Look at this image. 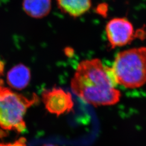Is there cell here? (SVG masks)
I'll use <instances>...</instances> for the list:
<instances>
[{"mask_svg":"<svg viewBox=\"0 0 146 146\" xmlns=\"http://www.w3.org/2000/svg\"><path fill=\"white\" fill-rule=\"evenodd\" d=\"M111 68L99 58L79 63L70 82L73 93L94 107L112 106L120 101L121 94Z\"/></svg>","mask_w":146,"mask_h":146,"instance_id":"1","label":"cell"},{"mask_svg":"<svg viewBox=\"0 0 146 146\" xmlns=\"http://www.w3.org/2000/svg\"><path fill=\"white\" fill-rule=\"evenodd\" d=\"M38 101L36 94L26 97L15 93L5 87L0 79V127L6 131L24 132L26 129L25 115Z\"/></svg>","mask_w":146,"mask_h":146,"instance_id":"2","label":"cell"},{"mask_svg":"<svg viewBox=\"0 0 146 146\" xmlns=\"http://www.w3.org/2000/svg\"><path fill=\"white\" fill-rule=\"evenodd\" d=\"M111 68L117 84L126 88H140L146 84V47L119 52Z\"/></svg>","mask_w":146,"mask_h":146,"instance_id":"3","label":"cell"},{"mask_svg":"<svg viewBox=\"0 0 146 146\" xmlns=\"http://www.w3.org/2000/svg\"><path fill=\"white\" fill-rule=\"evenodd\" d=\"M41 96L46 110L57 116L69 113L74 110V102L72 94L61 88L45 89Z\"/></svg>","mask_w":146,"mask_h":146,"instance_id":"4","label":"cell"},{"mask_svg":"<svg viewBox=\"0 0 146 146\" xmlns=\"http://www.w3.org/2000/svg\"><path fill=\"white\" fill-rule=\"evenodd\" d=\"M106 35L112 48L122 47L134 38V29L129 21L125 18H114L106 27Z\"/></svg>","mask_w":146,"mask_h":146,"instance_id":"5","label":"cell"},{"mask_svg":"<svg viewBox=\"0 0 146 146\" xmlns=\"http://www.w3.org/2000/svg\"><path fill=\"white\" fill-rule=\"evenodd\" d=\"M31 78L30 69L23 64L16 65L7 73V81L12 88L22 90L26 88Z\"/></svg>","mask_w":146,"mask_h":146,"instance_id":"6","label":"cell"},{"mask_svg":"<svg viewBox=\"0 0 146 146\" xmlns=\"http://www.w3.org/2000/svg\"><path fill=\"white\" fill-rule=\"evenodd\" d=\"M58 7L63 13L73 17L85 14L91 7V0H56Z\"/></svg>","mask_w":146,"mask_h":146,"instance_id":"7","label":"cell"},{"mask_svg":"<svg viewBox=\"0 0 146 146\" xmlns=\"http://www.w3.org/2000/svg\"><path fill=\"white\" fill-rule=\"evenodd\" d=\"M22 7L28 15L35 19H41L51 11V0H23Z\"/></svg>","mask_w":146,"mask_h":146,"instance_id":"8","label":"cell"},{"mask_svg":"<svg viewBox=\"0 0 146 146\" xmlns=\"http://www.w3.org/2000/svg\"><path fill=\"white\" fill-rule=\"evenodd\" d=\"M0 146H27L26 139L24 137H21L13 143H0Z\"/></svg>","mask_w":146,"mask_h":146,"instance_id":"9","label":"cell"},{"mask_svg":"<svg viewBox=\"0 0 146 146\" xmlns=\"http://www.w3.org/2000/svg\"><path fill=\"white\" fill-rule=\"evenodd\" d=\"M5 70V63L0 61V76H2Z\"/></svg>","mask_w":146,"mask_h":146,"instance_id":"10","label":"cell"},{"mask_svg":"<svg viewBox=\"0 0 146 146\" xmlns=\"http://www.w3.org/2000/svg\"><path fill=\"white\" fill-rule=\"evenodd\" d=\"M42 146H58V145H54V144H52V143H49V144H45L43 145Z\"/></svg>","mask_w":146,"mask_h":146,"instance_id":"11","label":"cell"}]
</instances>
